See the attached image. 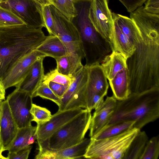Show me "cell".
I'll return each mask as SVG.
<instances>
[{
    "mask_svg": "<svg viewBox=\"0 0 159 159\" xmlns=\"http://www.w3.org/2000/svg\"><path fill=\"white\" fill-rule=\"evenodd\" d=\"M133 21L142 38L127 59L130 94L159 87V18L143 13Z\"/></svg>",
    "mask_w": 159,
    "mask_h": 159,
    "instance_id": "obj_1",
    "label": "cell"
},
{
    "mask_svg": "<svg viewBox=\"0 0 159 159\" xmlns=\"http://www.w3.org/2000/svg\"><path fill=\"white\" fill-rule=\"evenodd\" d=\"M46 36L42 28L26 24L0 28V81L19 60L35 50Z\"/></svg>",
    "mask_w": 159,
    "mask_h": 159,
    "instance_id": "obj_2",
    "label": "cell"
},
{
    "mask_svg": "<svg viewBox=\"0 0 159 159\" xmlns=\"http://www.w3.org/2000/svg\"><path fill=\"white\" fill-rule=\"evenodd\" d=\"M159 117V87H156L139 93L130 94L124 100H117L114 111L107 124L120 121L134 122L133 127L140 129Z\"/></svg>",
    "mask_w": 159,
    "mask_h": 159,
    "instance_id": "obj_3",
    "label": "cell"
},
{
    "mask_svg": "<svg viewBox=\"0 0 159 159\" xmlns=\"http://www.w3.org/2000/svg\"><path fill=\"white\" fill-rule=\"evenodd\" d=\"M50 7L55 35L61 40L66 48L70 66V74L73 76L84 66L82 61L85 56L80 35L71 21L53 5H50Z\"/></svg>",
    "mask_w": 159,
    "mask_h": 159,
    "instance_id": "obj_4",
    "label": "cell"
},
{
    "mask_svg": "<svg viewBox=\"0 0 159 159\" xmlns=\"http://www.w3.org/2000/svg\"><path fill=\"white\" fill-rule=\"evenodd\" d=\"M91 112L84 109L48 139L38 143V146L59 150L79 143L84 139L89 129L92 117Z\"/></svg>",
    "mask_w": 159,
    "mask_h": 159,
    "instance_id": "obj_5",
    "label": "cell"
},
{
    "mask_svg": "<svg viewBox=\"0 0 159 159\" xmlns=\"http://www.w3.org/2000/svg\"><path fill=\"white\" fill-rule=\"evenodd\" d=\"M140 130L134 127L118 135L91 141L84 157L92 159H123L133 139Z\"/></svg>",
    "mask_w": 159,
    "mask_h": 159,
    "instance_id": "obj_6",
    "label": "cell"
},
{
    "mask_svg": "<svg viewBox=\"0 0 159 159\" xmlns=\"http://www.w3.org/2000/svg\"><path fill=\"white\" fill-rule=\"evenodd\" d=\"M89 16L97 32L116 51L113 40V20L107 0H91Z\"/></svg>",
    "mask_w": 159,
    "mask_h": 159,
    "instance_id": "obj_7",
    "label": "cell"
},
{
    "mask_svg": "<svg viewBox=\"0 0 159 159\" xmlns=\"http://www.w3.org/2000/svg\"><path fill=\"white\" fill-rule=\"evenodd\" d=\"M73 76L72 81L61 99L58 111L76 108L86 109L85 93L88 77L87 66H84Z\"/></svg>",
    "mask_w": 159,
    "mask_h": 159,
    "instance_id": "obj_8",
    "label": "cell"
},
{
    "mask_svg": "<svg viewBox=\"0 0 159 159\" xmlns=\"http://www.w3.org/2000/svg\"><path fill=\"white\" fill-rule=\"evenodd\" d=\"M0 6L12 12L27 25L45 27L42 7L34 0H0Z\"/></svg>",
    "mask_w": 159,
    "mask_h": 159,
    "instance_id": "obj_9",
    "label": "cell"
},
{
    "mask_svg": "<svg viewBox=\"0 0 159 159\" xmlns=\"http://www.w3.org/2000/svg\"><path fill=\"white\" fill-rule=\"evenodd\" d=\"M32 98L28 93L16 89L7 97L6 100L18 128L32 125L30 110Z\"/></svg>",
    "mask_w": 159,
    "mask_h": 159,
    "instance_id": "obj_10",
    "label": "cell"
},
{
    "mask_svg": "<svg viewBox=\"0 0 159 159\" xmlns=\"http://www.w3.org/2000/svg\"><path fill=\"white\" fill-rule=\"evenodd\" d=\"M83 109L76 108L58 111L52 115L50 120L42 125H37L36 139L38 143L48 139L67 122L81 113Z\"/></svg>",
    "mask_w": 159,
    "mask_h": 159,
    "instance_id": "obj_11",
    "label": "cell"
},
{
    "mask_svg": "<svg viewBox=\"0 0 159 159\" xmlns=\"http://www.w3.org/2000/svg\"><path fill=\"white\" fill-rule=\"evenodd\" d=\"M46 57L35 49L19 60L2 81L5 89L16 87L25 78L33 63L37 59Z\"/></svg>",
    "mask_w": 159,
    "mask_h": 159,
    "instance_id": "obj_12",
    "label": "cell"
},
{
    "mask_svg": "<svg viewBox=\"0 0 159 159\" xmlns=\"http://www.w3.org/2000/svg\"><path fill=\"white\" fill-rule=\"evenodd\" d=\"M91 141V138L84 139L79 143L66 148L53 150L44 147H39L36 159H78L84 157Z\"/></svg>",
    "mask_w": 159,
    "mask_h": 159,
    "instance_id": "obj_13",
    "label": "cell"
},
{
    "mask_svg": "<svg viewBox=\"0 0 159 159\" xmlns=\"http://www.w3.org/2000/svg\"><path fill=\"white\" fill-rule=\"evenodd\" d=\"M87 66L88 77L85 93L87 107L95 94L100 93L105 96L109 87L107 78L100 64Z\"/></svg>",
    "mask_w": 159,
    "mask_h": 159,
    "instance_id": "obj_14",
    "label": "cell"
},
{
    "mask_svg": "<svg viewBox=\"0 0 159 159\" xmlns=\"http://www.w3.org/2000/svg\"><path fill=\"white\" fill-rule=\"evenodd\" d=\"M117 100L113 96L107 97L97 107L91 117L89 136L93 138L108 123L116 105Z\"/></svg>",
    "mask_w": 159,
    "mask_h": 159,
    "instance_id": "obj_15",
    "label": "cell"
},
{
    "mask_svg": "<svg viewBox=\"0 0 159 159\" xmlns=\"http://www.w3.org/2000/svg\"><path fill=\"white\" fill-rule=\"evenodd\" d=\"M18 129L7 100L2 101L0 117V139L5 151L7 150L13 141Z\"/></svg>",
    "mask_w": 159,
    "mask_h": 159,
    "instance_id": "obj_16",
    "label": "cell"
},
{
    "mask_svg": "<svg viewBox=\"0 0 159 159\" xmlns=\"http://www.w3.org/2000/svg\"><path fill=\"white\" fill-rule=\"evenodd\" d=\"M44 58H39L33 63L25 78L16 87V89L26 92L32 97L43 81L44 75L43 64Z\"/></svg>",
    "mask_w": 159,
    "mask_h": 159,
    "instance_id": "obj_17",
    "label": "cell"
},
{
    "mask_svg": "<svg viewBox=\"0 0 159 159\" xmlns=\"http://www.w3.org/2000/svg\"><path fill=\"white\" fill-rule=\"evenodd\" d=\"M101 63L109 81L112 79L119 72L127 68V59L117 51H112L106 56Z\"/></svg>",
    "mask_w": 159,
    "mask_h": 159,
    "instance_id": "obj_18",
    "label": "cell"
},
{
    "mask_svg": "<svg viewBox=\"0 0 159 159\" xmlns=\"http://www.w3.org/2000/svg\"><path fill=\"white\" fill-rule=\"evenodd\" d=\"M112 14L113 23L135 47L142 36L134 22L130 18L114 12Z\"/></svg>",
    "mask_w": 159,
    "mask_h": 159,
    "instance_id": "obj_19",
    "label": "cell"
},
{
    "mask_svg": "<svg viewBox=\"0 0 159 159\" xmlns=\"http://www.w3.org/2000/svg\"><path fill=\"white\" fill-rule=\"evenodd\" d=\"M36 50L46 57H51L55 59L68 55L67 49L63 43L57 36L53 35L46 36Z\"/></svg>",
    "mask_w": 159,
    "mask_h": 159,
    "instance_id": "obj_20",
    "label": "cell"
},
{
    "mask_svg": "<svg viewBox=\"0 0 159 159\" xmlns=\"http://www.w3.org/2000/svg\"><path fill=\"white\" fill-rule=\"evenodd\" d=\"M109 81L113 96L117 100H124L129 95V80L127 68L119 72Z\"/></svg>",
    "mask_w": 159,
    "mask_h": 159,
    "instance_id": "obj_21",
    "label": "cell"
},
{
    "mask_svg": "<svg viewBox=\"0 0 159 159\" xmlns=\"http://www.w3.org/2000/svg\"><path fill=\"white\" fill-rule=\"evenodd\" d=\"M113 36L115 51L120 53L127 59L133 53L135 47L114 23Z\"/></svg>",
    "mask_w": 159,
    "mask_h": 159,
    "instance_id": "obj_22",
    "label": "cell"
},
{
    "mask_svg": "<svg viewBox=\"0 0 159 159\" xmlns=\"http://www.w3.org/2000/svg\"><path fill=\"white\" fill-rule=\"evenodd\" d=\"M134 122L123 121L107 124L91 138L100 139L118 135L134 128Z\"/></svg>",
    "mask_w": 159,
    "mask_h": 159,
    "instance_id": "obj_23",
    "label": "cell"
},
{
    "mask_svg": "<svg viewBox=\"0 0 159 159\" xmlns=\"http://www.w3.org/2000/svg\"><path fill=\"white\" fill-rule=\"evenodd\" d=\"M148 140L146 133L140 130L131 142L123 159H140Z\"/></svg>",
    "mask_w": 159,
    "mask_h": 159,
    "instance_id": "obj_24",
    "label": "cell"
},
{
    "mask_svg": "<svg viewBox=\"0 0 159 159\" xmlns=\"http://www.w3.org/2000/svg\"><path fill=\"white\" fill-rule=\"evenodd\" d=\"M37 126L32 125L18 128L13 141L7 148L9 152H15L30 145L28 142L30 137L36 134Z\"/></svg>",
    "mask_w": 159,
    "mask_h": 159,
    "instance_id": "obj_25",
    "label": "cell"
},
{
    "mask_svg": "<svg viewBox=\"0 0 159 159\" xmlns=\"http://www.w3.org/2000/svg\"><path fill=\"white\" fill-rule=\"evenodd\" d=\"M26 24L11 11L0 6V28Z\"/></svg>",
    "mask_w": 159,
    "mask_h": 159,
    "instance_id": "obj_26",
    "label": "cell"
},
{
    "mask_svg": "<svg viewBox=\"0 0 159 159\" xmlns=\"http://www.w3.org/2000/svg\"><path fill=\"white\" fill-rule=\"evenodd\" d=\"M50 3L71 21L76 16V12L73 3L68 0H50Z\"/></svg>",
    "mask_w": 159,
    "mask_h": 159,
    "instance_id": "obj_27",
    "label": "cell"
},
{
    "mask_svg": "<svg viewBox=\"0 0 159 159\" xmlns=\"http://www.w3.org/2000/svg\"><path fill=\"white\" fill-rule=\"evenodd\" d=\"M32 116V121L36 122L37 125H42L49 121L52 115L47 108L32 103L30 110Z\"/></svg>",
    "mask_w": 159,
    "mask_h": 159,
    "instance_id": "obj_28",
    "label": "cell"
},
{
    "mask_svg": "<svg viewBox=\"0 0 159 159\" xmlns=\"http://www.w3.org/2000/svg\"><path fill=\"white\" fill-rule=\"evenodd\" d=\"M159 155V137L148 140L140 159H157Z\"/></svg>",
    "mask_w": 159,
    "mask_h": 159,
    "instance_id": "obj_29",
    "label": "cell"
},
{
    "mask_svg": "<svg viewBox=\"0 0 159 159\" xmlns=\"http://www.w3.org/2000/svg\"><path fill=\"white\" fill-rule=\"evenodd\" d=\"M37 96L50 100L59 107L61 104V99L57 96L49 87L48 84L43 82L32 96V98Z\"/></svg>",
    "mask_w": 159,
    "mask_h": 159,
    "instance_id": "obj_30",
    "label": "cell"
},
{
    "mask_svg": "<svg viewBox=\"0 0 159 159\" xmlns=\"http://www.w3.org/2000/svg\"><path fill=\"white\" fill-rule=\"evenodd\" d=\"M73 78L74 76H69L59 73L56 68L44 75L43 82L47 84L49 82L52 81L64 85H69Z\"/></svg>",
    "mask_w": 159,
    "mask_h": 159,
    "instance_id": "obj_31",
    "label": "cell"
},
{
    "mask_svg": "<svg viewBox=\"0 0 159 159\" xmlns=\"http://www.w3.org/2000/svg\"><path fill=\"white\" fill-rule=\"evenodd\" d=\"M41 7L45 27L47 29L49 35H55L54 21L50 5H47Z\"/></svg>",
    "mask_w": 159,
    "mask_h": 159,
    "instance_id": "obj_32",
    "label": "cell"
},
{
    "mask_svg": "<svg viewBox=\"0 0 159 159\" xmlns=\"http://www.w3.org/2000/svg\"><path fill=\"white\" fill-rule=\"evenodd\" d=\"M57 64V69L60 73L69 76L70 74V66L67 55L55 59Z\"/></svg>",
    "mask_w": 159,
    "mask_h": 159,
    "instance_id": "obj_33",
    "label": "cell"
},
{
    "mask_svg": "<svg viewBox=\"0 0 159 159\" xmlns=\"http://www.w3.org/2000/svg\"><path fill=\"white\" fill-rule=\"evenodd\" d=\"M32 148L31 145L28 146L15 152H9L7 159H27Z\"/></svg>",
    "mask_w": 159,
    "mask_h": 159,
    "instance_id": "obj_34",
    "label": "cell"
},
{
    "mask_svg": "<svg viewBox=\"0 0 159 159\" xmlns=\"http://www.w3.org/2000/svg\"><path fill=\"white\" fill-rule=\"evenodd\" d=\"M54 93L61 99L67 90L69 85L50 81L47 84Z\"/></svg>",
    "mask_w": 159,
    "mask_h": 159,
    "instance_id": "obj_35",
    "label": "cell"
},
{
    "mask_svg": "<svg viewBox=\"0 0 159 159\" xmlns=\"http://www.w3.org/2000/svg\"><path fill=\"white\" fill-rule=\"evenodd\" d=\"M126 8L127 11L131 13L139 7L142 6L147 0H119Z\"/></svg>",
    "mask_w": 159,
    "mask_h": 159,
    "instance_id": "obj_36",
    "label": "cell"
},
{
    "mask_svg": "<svg viewBox=\"0 0 159 159\" xmlns=\"http://www.w3.org/2000/svg\"><path fill=\"white\" fill-rule=\"evenodd\" d=\"M144 7L148 13L159 16V0H147Z\"/></svg>",
    "mask_w": 159,
    "mask_h": 159,
    "instance_id": "obj_37",
    "label": "cell"
},
{
    "mask_svg": "<svg viewBox=\"0 0 159 159\" xmlns=\"http://www.w3.org/2000/svg\"><path fill=\"white\" fill-rule=\"evenodd\" d=\"M5 90L2 81H0V99L1 100L5 99Z\"/></svg>",
    "mask_w": 159,
    "mask_h": 159,
    "instance_id": "obj_38",
    "label": "cell"
},
{
    "mask_svg": "<svg viewBox=\"0 0 159 159\" xmlns=\"http://www.w3.org/2000/svg\"><path fill=\"white\" fill-rule=\"evenodd\" d=\"M41 6L44 5H50V0H34Z\"/></svg>",
    "mask_w": 159,
    "mask_h": 159,
    "instance_id": "obj_39",
    "label": "cell"
},
{
    "mask_svg": "<svg viewBox=\"0 0 159 159\" xmlns=\"http://www.w3.org/2000/svg\"><path fill=\"white\" fill-rule=\"evenodd\" d=\"M4 151L3 148L0 150V159H7V157H6L3 156L2 155V152Z\"/></svg>",
    "mask_w": 159,
    "mask_h": 159,
    "instance_id": "obj_40",
    "label": "cell"
},
{
    "mask_svg": "<svg viewBox=\"0 0 159 159\" xmlns=\"http://www.w3.org/2000/svg\"><path fill=\"white\" fill-rule=\"evenodd\" d=\"M2 100L0 101V117L1 113V106H2Z\"/></svg>",
    "mask_w": 159,
    "mask_h": 159,
    "instance_id": "obj_41",
    "label": "cell"
},
{
    "mask_svg": "<svg viewBox=\"0 0 159 159\" xmlns=\"http://www.w3.org/2000/svg\"><path fill=\"white\" fill-rule=\"evenodd\" d=\"M3 148L0 139V150Z\"/></svg>",
    "mask_w": 159,
    "mask_h": 159,
    "instance_id": "obj_42",
    "label": "cell"
},
{
    "mask_svg": "<svg viewBox=\"0 0 159 159\" xmlns=\"http://www.w3.org/2000/svg\"><path fill=\"white\" fill-rule=\"evenodd\" d=\"M69 2L72 3H73V0H68Z\"/></svg>",
    "mask_w": 159,
    "mask_h": 159,
    "instance_id": "obj_43",
    "label": "cell"
}]
</instances>
